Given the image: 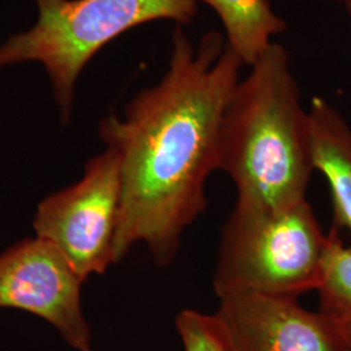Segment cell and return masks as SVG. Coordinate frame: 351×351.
<instances>
[{
  "mask_svg": "<svg viewBox=\"0 0 351 351\" xmlns=\"http://www.w3.org/2000/svg\"><path fill=\"white\" fill-rule=\"evenodd\" d=\"M242 65L217 32L194 45L177 25L159 82L139 91L123 114L101 120V141L117 154L121 173L113 264L138 245L158 265L173 262L185 230L206 210L221 117Z\"/></svg>",
  "mask_w": 351,
  "mask_h": 351,
  "instance_id": "cell-1",
  "label": "cell"
},
{
  "mask_svg": "<svg viewBox=\"0 0 351 351\" xmlns=\"http://www.w3.org/2000/svg\"><path fill=\"white\" fill-rule=\"evenodd\" d=\"M217 169L246 210H280L306 201L315 171L308 110L288 51L274 43L239 80L221 117Z\"/></svg>",
  "mask_w": 351,
  "mask_h": 351,
  "instance_id": "cell-2",
  "label": "cell"
},
{
  "mask_svg": "<svg viewBox=\"0 0 351 351\" xmlns=\"http://www.w3.org/2000/svg\"><path fill=\"white\" fill-rule=\"evenodd\" d=\"M37 20L0 43V71L14 65H42L63 125L75 108L78 78L110 42L152 21L186 25L197 0H33Z\"/></svg>",
  "mask_w": 351,
  "mask_h": 351,
  "instance_id": "cell-3",
  "label": "cell"
},
{
  "mask_svg": "<svg viewBox=\"0 0 351 351\" xmlns=\"http://www.w3.org/2000/svg\"><path fill=\"white\" fill-rule=\"evenodd\" d=\"M330 243L332 230L323 232L307 201L272 211L234 206L221 230L215 294L300 298L320 287Z\"/></svg>",
  "mask_w": 351,
  "mask_h": 351,
  "instance_id": "cell-4",
  "label": "cell"
},
{
  "mask_svg": "<svg viewBox=\"0 0 351 351\" xmlns=\"http://www.w3.org/2000/svg\"><path fill=\"white\" fill-rule=\"evenodd\" d=\"M120 210V160L106 147L85 164L78 181L38 203L32 226L34 236L51 242L86 282L113 264Z\"/></svg>",
  "mask_w": 351,
  "mask_h": 351,
  "instance_id": "cell-5",
  "label": "cell"
},
{
  "mask_svg": "<svg viewBox=\"0 0 351 351\" xmlns=\"http://www.w3.org/2000/svg\"><path fill=\"white\" fill-rule=\"evenodd\" d=\"M85 281L51 242L30 237L0 254V308L34 315L75 351H93L82 307Z\"/></svg>",
  "mask_w": 351,
  "mask_h": 351,
  "instance_id": "cell-6",
  "label": "cell"
},
{
  "mask_svg": "<svg viewBox=\"0 0 351 351\" xmlns=\"http://www.w3.org/2000/svg\"><path fill=\"white\" fill-rule=\"evenodd\" d=\"M215 315L233 351H339L324 317L298 298L230 293Z\"/></svg>",
  "mask_w": 351,
  "mask_h": 351,
  "instance_id": "cell-7",
  "label": "cell"
},
{
  "mask_svg": "<svg viewBox=\"0 0 351 351\" xmlns=\"http://www.w3.org/2000/svg\"><path fill=\"white\" fill-rule=\"evenodd\" d=\"M314 168L326 177L333 204V228L351 236V128L341 113L315 97L308 107Z\"/></svg>",
  "mask_w": 351,
  "mask_h": 351,
  "instance_id": "cell-8",
  "label": "cell"
},
{
  "mask_svg": "<svg viewBox=\"0 0 351 351\" xmlns=\"http://www.w3.org/2000/svg\"><path fill=\"white\" fill-rule=\"evenodd\" d=\"M211 7L226 30V46L243 65L251 66L284 33L285 21L268 0H197Z\"/></svg>",
  "mask_w": 351,
  "mask_h": 351,
  "instance_id": "cell-9",
  "label": "cell"
},
{
  "mask_svg": "<svg viewBox=\"0 0 351 351\" xmlns=\"http://www.w3.org/2000/svg\"><path fill=\"white\" fill-rule=\"evenodd\" d=\"M319 314L329 326L339 351H351V242L332 229V243L324 276L316 290Z\"/></svg>",
  "mask_w": 351,
  "mask_h": 351,
  "instance_id": "cell-10",
  "label": "cell"
},
{
  "mask_svg": "<svg viewBox=\"0 0 351 351\" xmlns=\"http://www.w3.org/2000/svg\"><path fill=\"white\" fill-rule=\"evenodd\" d=\"M176 329L184 351H233L215 314L184 310L176 317Z\"/></svg>",
  "mask_w": 351,
  "mask_h": 351,
  "instance_id": "cell-11",
  "label": "cell"
},
{
  "mask_svg": "<svg viewBox=\"0 0 351 351\" xmlns=\"http://www.w3.org/2000/svg\"><path fill=\"white\" fill-rule=\"evenodd\" d=\"M335 1H339V3H341V4L346 8V12H348L349 17H350L351 24V0H335Z\"/></svg>",
  "mask_w": 351,
  "mask_h": 351,
  "instance_id": "cell-12",
  "label": "cell"
}]
</instances>
